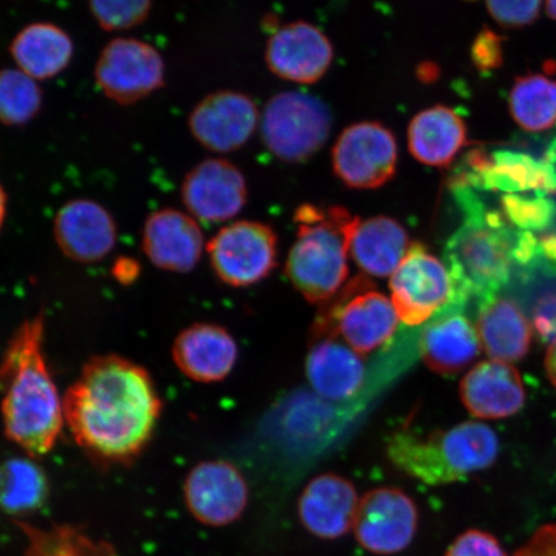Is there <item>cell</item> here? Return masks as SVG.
Instances as JSON below:
<instances>
[{"mask_svg":"<svg viewBox=\"0 0 556 556\" xmlns=\"http://www.w3.org/2000/svg\"><path fill=\"white\" fill-rule=\"evenodd\" d=\"M62 397L75 442L104 463H130L141 455L163 412L150 372L117 354L90 358Z\"/></svg>","mask_w":556,"mask_h":556,"instance_id":"6da1fadb","label":"cell"},{"mask_svg":"<svg viewBox=\"0 0 556 556\" xmlns=\"http://www.w3.org/2000/svg\"><path fill=\"white\" fill-rule=\"evenodd\" d=\"M43 315L26 319L0 359L4 433L30 457L51 452L65 426L64 397L45 356Z\"/></svg>","mask_w":556,"mask_h":556,"instance_id":"7a4b0ae2","label":"cell"},{"mask_svg":"<svg viewBox=\"0 0 556 556\" xmlns=\"http://www.w3.org/2000/svg\"><path fill=\"white\" fill-rule=\"evenodd\" d=\"M456 186L465 219L444 256L455 285V308L462 311L472 298L479 305L496 298L509 282L514 264L536 253L538 241L531 233L513 231L497 212L486 211L468 185Z\"/></svg>","mask_w":556,"mask_h":556,"instance_id":"3957f363","label":"cell"},{"mask_svg":"<svg viewBox=\"0 0 556 556\" xmlns=\"http://www.w3.org/2000/svg\"><path fill=\"white\" fill-rule=\"evenodd\" d=\"M294 222L296 240L285 273L309 303L321 304L348 281V256L361 220L344 206L304 204L296 208Z\"/></svg>","mask_w":556,"mask_h":556,"instance_id":"277c9868","label":"cell"},{"mask_svg":"<svg viewBox=\"0 0 556 556\" xmlns=\"http://www.w3.org/2000/svg\"><path fill=\"white\" fill-rule=\"evenodd\" d=\"M498 452L495 430L476 421L428 435L401 430L387 446V455L395 468L428 485L464 481L492 467Z\"/></svg>","mask_w":556,"mask_h":556,"instance_id":"5b68a950","label":"cell"},{"mask_svg":"<svg viewBox=\"0 0 556 556\" xmlns=\"http://www.w3.org/2000/svg\"><path fill=\"white\" fill-rule=\"evenodd\" d=\"M399 321L392 301L377 290L370 277L358 275L319 304L311 338H339L358 354H368L394 336Z\"/></svg>","mask_w":556,"mask_h":556,"instance_id":"8992f818","label":"cell"},{"mask_svg":"<svg viewBox=\"0 0 556 556\" xmlns=\"http://www.w3.org/2000/svg\"><path fill=\"white\" fill-rule=\"evenodd\" d=\"M264 144L285 163H302L328 142L332 114L328 104L302 92L276 94L261 122Z\"/></svg>","mask_w":556,"mask_h":556,"instance_id":"52a82bcc","label":"cell"},{"mask_svg":"<svg viewBox=\"0 0 556 556\" xmlns=\"http://www.w3.org/2000/svg\"><path fill=\"white\" fill-rule=\"evenodd\" d=\"M392 303L402 323L426 324L455 308V285L446 263L415 242L389 281ZM460 311V309H457Z\"/></svg>","mask_w":556,"mask_h":556,"instance_id":"ba28073f","label":"cell"},{"mask_svg":"<svg viewBox=\"0 0 556 556\" xmlns=\"http://www.w3.org/2000/svg\"><path fill=\"white\" fill-rule=\"evenodd\" d=\"M94 80L109 100L129 106L165 85V62L154 46L136 38H115L103 47Z\"/></svg>","mask_w":556,"mask_h":556,"instance_id":"9c48e42d","label":"cell"},{"mask_svg":"<svg viewBox=\"0 0 556 556\" xmlns=\"http://www.w3.org/2000/svg\"><path fill=\"white\" fill-rule=\"evenodd\" d=\"M214 274L232 288H247L264 280L277 266V236L261 222L228 225L207 242Z\"/></svg>","mask_w":556,"mask_h":556,"instance_id":"30bf717a","label":"cell"},{"mask_svg":"<svg viewBox=\"0 0 556 556\" xmlns=\"http://www.w3.org/2000/svg\"><path fill=\"white\" fill-rule=\"evenodd\" d=\"M399 146L391 130L377 122L351 125L332 149V168L354 190H377L394 177Z\"/></svg>","mask_w":556,"mask_h":556,"instance_id":"8fae6325","label":"cell"},{"mask_svg":"<svg viewBox=\"0 0 556 556\" xmlns=\"http://www.w3.org/2000/svg\"><path fill=\"white\" fill-rule=\"evenodd\" d=\"M417 527L419 509L414 500L394 486H380L361 498L353 532L365 551L387 556L412 545Z\"/></svg>","mask_w":556,"mask_h":556,"instance_id":"7c38bea8","label":"cell"},{"mask_svg":"<svg viewBox=\"0 0 556 556\" xmlns=\"http://www.w3.org/2000/svg\"><path fill=\"white\" fill-rule=\"evenodd\" d=\"M185 502L191 516L201 525L225 527L235 523L249 504V485L233 464L204 462L187 476Z\"/></svg>","mask_w":556,"mask_h":556,"instance_id":"4fadbf2b","label":"cell"},{"mask_svg":"<svg viewBox=\"0 0 556 556\" xmlns=\"http://www.w3.org/2000/svg\"><path fill=\"white\" fill-rule=\"evenodd\" d=\"M182 203L204 224H220L240 214L248 200L245 177L226 159H207L187 173Z\"/></svg>","mask_w":556,"mask_h":556,"instance_id":"5bb4252c","label":"cell"},{"mask_svg":"<svg viewBox=\"0 0 556 556\" xmlns=\"http://www.w3.org/2000/svg\"><path fill=\"white\" fill-rule=\"evenodd\" d=\"M260 113L250 97L220 90L205 97L191 111L189 129L208 151L228 154L245 146L258 127Z\"/></svg>","mask_w":556,"mask_h":556,"instance_id":"9a60e30c","label":"cell"},{"mask_svg":"<svg viewBox=\"0 0 556 556\" xmlns=\"http://www.w3.org/2000/svg\"><path fill=\"white\" fill-rule=\"evenodd\" d=\"M53 236L61 253L78 263H96L113 252L116 222L106 207L92 199L78 198L60 207Z\"/></svg>","mask_w":556,"mask_h":556,"instance_id":"2e32d148","label":"cell"},{"mask_svg":"<svg viewBox=\"0 0 556 556\" xmlns=\"http://www.w3.org/2000/svg\"><path fill=\"white\" fill-rule=\"evenodd\" d=\"M333 59L331 41L315 25L296 21L268 40L267 65L278 78L315 85L328 73Z\"/></svg>","mask_w":556,"mask_h":556,"instance_id":"e0dca14e","label":"cell"},{"mask_svg":"<svg viewBox=\"0 0 556 556\" xmlns=\"http://www.w3.org/2000/svg\"><path fill=\"white\" fill-rule=\"evenodd\" d=\"M205 248L198 220L189 213L165 207L151 213L142 231V249L159 269L189 274L198 266Z\"/></svg>","mask_w":556,"mask_h":556,"instance_id":"ac0fdd59","label":"cell"},{"mask_svg":"<svg viewBox=\"0 0 556 556\" xmlns=\"http://www.w3.org/2000/svg\"><path fill=\"white\" fill-rule=\"evenodd\" d=\"M358 504V493L351 481L326 472L305 485L298 502L299 520L312 536L337 540L353 528Z\"/></svg>","mask_w":556,"mask_h":556,"instance_id":"d6986e66","label":"cell"},{"mask_svg":"<svg viewBox=\"0 0 556 556\" xmlns=\"http://www.w3.org/2000/svg\"><path fill=\"white\" fill-rule=\"evenodd\" d=\"M172 357L186 378L208 384L225 380L231 374L238 363L239 348L222 326L199 323L174 339Z\"/></svg>","mask_w":556,"mask_h":556,"instance_id":"ffe728a7","label":"cell"},{"mask_svg":"<svg viewBox=\"0 0 556 556\" xmlns=\"http://www.w3.org/2000/svg\"><path fill=\"white\" fill-rule=\"evenodd\" d=\"M464 406L479 419H504L525 405L526 391L510 364L485 361L465 375L460 386Z\"/></svg>","mask_w":556,"mask_h":556,"instance_id":"44dd1931","label":"cell"},{"mask_svg":"<svg viewBox=\"0 0 556 556\" xmlns=\"http://www.w3.org/2000/svg\"><path fill=\"white\" fill-rule=\"evenodd\" d=\"M433 319L420 340L424 363L444 377L462 372L482 351L477 326L457 309L444 311Z\"/></svg>","mask_w":556,"mask_h":556,"instance_id":"7402d4cb","label":"cell"},{"mask_svg":"<svg viewBox=\"0 0 556 556\" xmlns=\"http://www.w3.org/2000/svg\"><path fill=\"white\" fill-rule=\"evenodd\" d=\"M311 340L305 374L313 391L330 401L353 397L365 379V365L361 354L339 338Z\"/></svg>","mask_w":556,"mask_h":556,"instance_id":"603a6c76","label":"cell"},{"mask_svg":"<svg viewBox=\"0 0 556 556\" xmlns=\"http://www.w3.org/2000/svg\"><path fill=\"white\" fill-rule=\"evenodd\" d=\"M408 150L417 162L447 168L467 144L468 131L463 117L446 106L420 111L407 131Z\"/></svg>","mask_w":556,"mask_h":556,"instance_id":"cb8c5ba5","label":"cell"},{"mask_svg":"<svg viewBox=\"0 0 556 556\" xmlns=\"http://www.w3.org/2000/svg\"><path fill=\"white\" fill-rule=\"evenodd\" d=\"M476 326L482 348L492 361L517 363L530 351L531 324L510 299L496 296L479 305Z\"/></svg>","mask_w":556,"mask_h":556,"instance_id":"d4e9b609","label":"cell"},{"mask_svg":"<svg viewBox=\"0 0 556 556\" xmlns=\"http://www.w3.org/2000/svg\"><path fill=\"white\" fill-rule=\"evenodd\" d=\"M74 41L60 26L34 23L13 38L10 53L16 67L40 81L64 73L74 58Z\"/></svg>","mask_w":556,"mask_h":556,"instance_id":"484cf974","label":"cell"},{"mask_svg":"<svg viewBox=\"0 0 556 556\" xmlns=\"http://www.w3.org/2000/svg\"><path fill=\"white\" fill-rule=\"evenodd\" d=\"M409 247L405 227L379 215L361 222L351 243V256L365 275L384 278L395 273Z\"/></svg>","mask_w":556,"mask_h":556,"instance_id":"4316f807","label":"cell"},{"mask_svg":"<svg viewBox=\"0 0 556 556\" xmlns=\"http://www.w3.org/2000/svg\"><path fill=\"white\" fill-rule=\"evenodd\" d=\"M471 166L479 174L476 176L477 182L486 190H556V176L552 166L528 155L498 152L491 160L476 155Z\"/></svg>","mask_w":556,"mask_h":556,"instance_id":"83f0119b","label":"cell"},{"mask_svg":"<svg viewBox=\"0 0 556 556\" xmlns=\"http://www.w3.org/2000/svg\"><path fill=\"white\" fill-rule=\"evenodd\" d=\"M34 457H15L0 464V510L11 516L41 509L50 496V483Z\"/></svg>","mask_w":556,"mask_h":556,"instance_id":"f1b7e54d","label":"cell"},{"mask_svg":"<svg viewBox=\"0 0 556 556\" xmlns=\"http://www.w3.org/2000/svg\"><path fill=\"white\" fill-rule=\"evenodd\" d=\"M514 121L528 131H544L556 124V81L544 75L519 78L510 93Z\"/></svg>","mask_w":556,"mask_h":556,"instance_id":"f546056e","label":"cell"},{"mask_svg":"<svg viewBox=\"0 0 556 556\" xmlns=\"http://www.w3.org/2000/svg\"><path fill=\"white\" fill-rule=\"evenodd\" d=\"M18 526L27 539L25 556H117L113 545L90 538L80 527L53 526L39 530Z\"/></svg>","mask_w":556,"mask_h":556,"instance_id":"4dcf8cb0","label":"cell"},{"mask_svg":"<svg viewBox=\"0 0 556 556\" xmlns=\"http://www.w3.org/2000/svg\"><path fill=\"white\" fill-rule=\"evenodd\" d=\"M43 108V90L38 81L20 68L0 70V123L5 127H24Z\"/></svg>","mask_w":556,"mask_h":556,"instance_id":"1f68e13d","label":"cell"},{"mask_svg":"<svg viewBox=\"0 0 556 556\" xmlns=\"http://www.w3.org/2000/svg\"><path fill=\"white\" fill-rule=\"evenodd\" d=\"M152 0H89L96 23L106 31H125L149 18Z\"/></svg>","mask_w":556,"mask_h":556,"instance_id":"d6a6232c","label":"cell"},{"mask_svg":"<svg viewBox=\"0 0 556 556\" xmlns=\"http://www.w3.org/2000/svg\"><path fill=\"white\" fill-rule=\"evenodd\" d=\"M504 208L507 217L520 228L545 227L554 215V205L547 200H526L506 197Z\"/></svg>","mask_w":556,"mask_h":556,"instance_id":"836d02e7","label":"cell"},{"mask_svg":"<svg viewBox=\"0 0 556 556\" xmlns=\"http://www.w3.org/2000/svg\"><path fill=\"white\" fill-rule=\"evenodd\" d=\"M542 0H485L491 16L504 27H523L539 17Z\"/></svg>","mask_w":556,"mask_h":556,"instance_id":"e575fe53","label":"cell"},{"mask_svg":"<svg viewBox=\"0 0 556 556\" xmlns=\"http://www.w3.org/2000/svg\"><path fill=\"white\" fill-rule=\"evenodd\" d=\"M446 556H506V554L492 534L470 530L454 541V544L448 547Z\"/></svg>","mask_w":556,"mask_h":556,"instance_id":"d590c367","label":"cell"},{"mask_svg":"<svg viewBox=\"0 0 556 556\" xmlns=\"http://www.w3.org/2000/svg\"><path fill=\"white\" fill-rule=\"evenodd\" d=\"M514 556H556V523L539 528Z\"/></svg>","mask_w":556,"mask_h":556,"instance_id":"8d00e7d4","label":"cell"},{"mask_svg":"<svg viewBox=\"0 0 556 556\" xmlns=\"http://www.w3.org/2000/svg\"><path fill=\"white\" fill-rule=\"evenodd\" d=\"M533 324L542 339H556V294L541 299L534 308Z\"/></svg>","mask_w":556,"mask_h":556,"instance_id":"74e56055","label":"cell"},{"mask_svg":"<svg viewBox=\"0 0 556 556\" xmlns=\"http://www.w3.org/2000/svg\"><path fill=\"white\" fill-rule=\"evenodd\" d=\"M472 58L476 64L481 67H495L502 61L500 53V43L496 35L490 31L481 34L472 48Z\"/></svg>","mask_w":556,"mask_h":556,"instance_id":"f35d334b","label":"cell"},{"mask_svg":"<svg viewBox=\"0 0 556 556\" xmlns=\"http://www.w3.org/2000/svg\"><path fill=\"white\" fill-rule=\"evenodd\" d=\"M141 274V264L130 256H121L113 266V276L122 285L134 283Z\"/></svg>","mask_w":556,"mask_h":556,"instance_id":"ab89813d","label":"cell"},{"mask_svg":"<svg viewBox=\"0 0 556 556\" xmlns=\"http://www.w3.org/2000/svg\"><path fill=\"white\" fill-rule=\"evenodd\" d=\"M546 374L548 379L553 382L556 388V339L553 340L546 353L545 359Z\"/></svg>","mask_w":556,"mask_h":556,"instance_id":"60d3db41","label":"cell"},{"mask_svg":"<svg viewBox=\"0 0 556 556\" xmlns=\"http://www.w3.org/2000/svg\"><path fill=\"white\" fill-rule=\"evenodd\" d=\"M7 215V193L3 189V186L0 185V232H2V228L4 225Z\"/></svg>","mask_w":556,"mask_h":556,"instance_id":"b9f144b4","label":"cell"},{"mask_svg":"<svg viewBox=\"0 0 556 556\" xmlns=\"http://www.w3.org/2000/svg\"><path fill=\"white\" fill-rule=\"evenodd\" d=\"M547 15L556 20V0H546Z\"/></svg>","mask_w":556,"mask_h":556,"instance_id":"7bdbcfd3","label":"cell"}]
</instances>
